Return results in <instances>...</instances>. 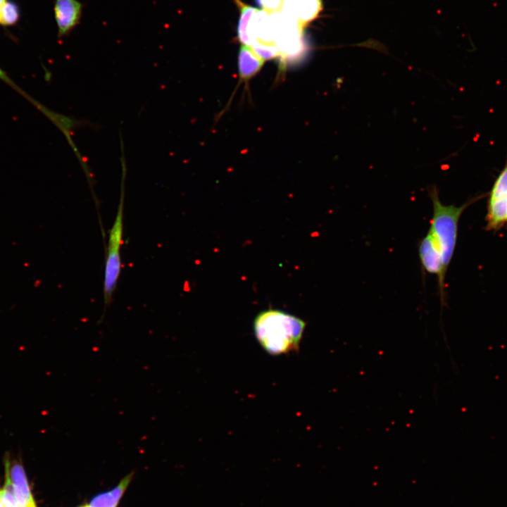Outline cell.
I'll return each instance as SVG.
<instances>
[{
	"label": "cell",
	"mask_w": 507,
	"mask_h": 507,
	"mask_svg": "<svg viewBox=\"0 0 507 507\" xmlns=\"http://www.w3.org/2000/svg\"><path fill=\"white\" fill-rule=\"evenodd\" d=\"M20 16L18 6L12 1H5L0 7V24L13 25L15 24Z\"/></svg>",
	"instance_id": "cell-13"
},
{
	"label": "cell",
	"mask_w": 507,
	"mask_h": 507,
	"mask_svg": "<svg viewBox=\"0 0 507 507\" xmlns=\"http://www.w3.org/2000/svg\"><path fill=\"white\" fill-rule=\"evenodd\" d=\"M6 1V0H0V7Z\"/></svg>",
	"instance_id": "cell-18"
},
{
	"label": "cell",
	"mask_w": 507,
	"mask_h": 507,
	"mask_svg": "<svg viewBox=\"0 0 507 507\" xmlns=\"http://www.w3.org/2000/svg\"><path fill=\"white\" fill-rule=\"evenodd\" d=\"M0 79L2 80L11 83V81L9 79V77L7 76V75L5 73V72L0 68Z\"/></svg>",
	"instance_id": "cell-17"
},
{
	"label": "cell",
	"mask_w": 507,
	"mask_h": 507,
	"mask_svg": "<svg viewBox=\"0 0 507 507\" xmlns=\"http://www.w3.org/2000/svg\"><path fill=\"white\" fill-rule=\"evenodd\" d=\"M322 10V0H284L281 12L304 27L314 20Z\"/></svg>",
	"instance_id": "cell-7"
},
{
	"label": "cell",
	"mask_w": 507,
	"mask_h": 507,
	"mask_svg": "<svg viewBox=\"0 0 507 507\" xmlns=\"http://www.w3.org/2000/svg\"><path fill=\"white\" fill-rule=\"evenodd\" d=\"M275 30V44L281 63H287L302 57L306 50L303 27L287 18L282 12L270 13Z\"/></svg>",
	"instance_id": "cell-4"
},
{
	"label": "cell",
	"mask_w": 507,
	"mask_h": 507,
	"mask_svg": "<svg viewBox=\"0 0 507 507\" xmlns=\"http://www.w3.org/2000/svg\"><path fill=\"white\" fill-rule=\"evenodd\" d=\"M489 229H497L507 223V196L489 201L487 215Z\"/></svg>",
	"instance_id": "cell-11"
},
{
	"label": "cell",
	"mask_w": 507,
	"mask_h": 507,
	"mask_svg": "<svg viewBox=\"0 0 507 507\" xmlns=\"http://www.w3.org/2000/svg\"><path fill=\"white\" fill-rule=\"evenodd\" d=\"M265 61L249 46L242 44L238 54V70L241 79L247 80L259 72Z\"/></svg>",
	"instance_id": "cell-9"
},
{
	"label": "cell",
	"mask_w": 507,
	"mask_h": 507,
	"mask_svg": "<svg viewBox=\"0 0 507 507\" xmlns=\"http://www.w3.org/2000/svg\"><path fill=\"white\" fill-rule=\"evenodd\" d=\"M5 468L13 484L17 507H37L23 465L6 459Z\"/></svg>",
	"instance_id": "cell-8"
},
{
	"label": "cell",
	"mask_w": 507,
	"mask_h": 507,
	"mask_svg": "<svg viewBox=\"0 0 507 507\" xmlns=\"http://www.w3.org/2000/svg\"><path fill=\"white\" fill-rule=\"evenodd\" d=\"M123 174L121 180V192L116 215L109 232L104 279V300L105 306H108L117 286L121 271L120 246L123 233V211L125 200V179L126 167L123 157Z\"/></svg>",
	"instance_id": "cell-3"
},
{
	"label": "cell",
	"mask_w": 507,
	"mask_h": 507,
	"mask_svg": "<svg viewBox=\"0 0 507 507\" xmlns=\"http://www.w3.org/2000/svg\"><path fill=\"white\" fill-rule=\"evenodd\" d=\"M258 6L268 13L281 12L284 0H254Z\"/></svg>",
	"instance_id": "cell-16"
},
{
	"label": "cell",
	"mask_w": 507,
	"mask_h": 507,
	"mask_svg": "<svg viewBox=\"0 0 507 507\" xmlns=\"http://www.w3.org/2000/svg\"><path fill=\"white\" fill-rule=\"evenodd\" d=\"M507 196V163L490 191L489 201Z\"/></svg>",
	"instance_id": "cell-14"
},
{
	"label": "cell",
	"mask_w": 507,
	"mask_h": 507,
	"mask_svg": "<svg viewBox=\"0 0 507 507\" xmlns=\"http://www.w3.org/2000/svg\"><path fill=\"white\" fill-rule=\"evenodd\" d=\"M134 473H130L112 489L93 497L88 507H117L124 492L130 484Z\"/></svg>",
	"instance_id": "cell-10"
},
{
	"label": "cell",
	"mask_w": 507,
	"mask_h": 507,
	"mask_svg": "<svg viewBox=\"0 0 507 507\" xmlns=\"http://www.w3.org/2000/svg\"><path fill=\"white\" fill-rule=\"evenodd\" d=\"M0 507H1V504H0Z\"/></svg>",
	"instance_id": "cell-20"
},
{
	"label": "cell",
	"mask_w": 507,
	"mask_h": 507,
	"mask_svg": "<svg viewBox=\"0 0 507 507\" xmlns=\"http://www.w3.org/2000/svg\"><path fill=\"white\" fill-rule=\"evenodd\" d=\"M429 194L432 203L433 213L428 232L440 250L444 265L447 270L456 248L460 217L465 208L477 199L456 206L443 204L434 187L429 191Z\"/></svg>",
	"instance_id": "cell-2"
},
{
	"label": "cell",
	"mask_w": 507,
	"mask_h": 507,
	"mask_svg": "<svg viewBox=\"0 0 507 507\" xmlns=\"http://www.w3.org/2000/svg\"><path fill=\"white\" fill-rule=\"evenodd\" d=\"M305 327L302 319L276 309L259 313L254 321L258 342L266 352L274 356L297 351Z\"/></svg>",
	"instance_id": "cell-1"
},
{
	"label": "cell",
	"mask_w": 507,
	"mask_h": 507,
	"mask_svg": "<svg viewBox=\"0 0 507 507\" xmlns=\"http://www.w3.org/2000/svg\"><path fill=\"white\" fill-rule=\"evenodd\" d=\"M250 47L258 56L264 61L280 56V52L275 44L253 42Z\"/></svg>",
	"instance_id": "cell-15"
},
{
	"label": "cell",
	"mask_w": 507,
	"mask_h": 507,
	"mask_svg": "<svg viewBox=\"0 0 507 507\" xmlns=\"http://www.w3.org/2000/svg\"><path fill=\"white\" fill-rule=\"evenodd\" d=\"M418 254L423 269L428 273L436 275L438 277L439 294L443 304L445 300L446 270L444 265L440 250L429 232L419 243Z\"/></svg>",
	"instance_id": "cell-5"
},
{
	"label": "cell",
	"mask_w": 507,
	"mask_h": 507,
	"mask_svg": "<svg viewBox=\"0 0 507 507\" xmlns=\"http://www.w3.org/2000/svg\"><path fill=\"white\" fill-rule=\"evenodd\" d=\"M81 507H88V506H87V505H86V506H81Z\"/></svg>",
	"instance_id": "cell-19"
},
{
	"label": "cell",
	"mask_w": 507,
	"mask_h": 507,
	"mask_svg": "<svg viewBox=\"0 0 507 507\" xmlns=\"http://www.w3.org/2000/svg\"><path fill=\"white\" fill-rule=\"evenodd\" d=\"M83 6L78 0H55L54 16L59 38L69 35L80 24Z\"/></svg>",
	"instance_id": "cell-6"
},
{
	"label": "cell",
	"mask_w": 507,
	"mask_h": 507,
	"mask_svg": "<svg viewBox=\"0 0 507 507\" xmlns=\"http://www.w3.org/2000/svg\"><path fill=\"white\" fill-rule=\"evenodd\" d=\"M234 1L239 8L240 13L237 25V38L242 44L250 46L251 40L247 29L250 19L257 9L245 4L241 0H234Z\"/></svg>",
	"instance_id": "cell-12"
}]
</instances>
